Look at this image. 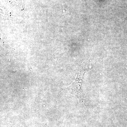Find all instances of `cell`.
Segmentation results:
<instances>
[{
  "label": "cell",
  "mask_w": 127,
  "mask_h": 127,
  "mask_svg": "<svg viewBox=\"0 0 127 127\" xmlns=\"http://www.w3.org/2000/svg\"><path fill=\"white\" fill-rule=\"evenodd\" d=\"M85 72L86 70L84 67L80 68L78 72L75 81L66 88L70 93L77 98L79 103L83 106H85L86 104L85 94L83 87Z\"/></svg>",
  "instance_id": "6da1fadb"
}]
</instances>
